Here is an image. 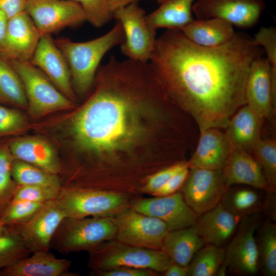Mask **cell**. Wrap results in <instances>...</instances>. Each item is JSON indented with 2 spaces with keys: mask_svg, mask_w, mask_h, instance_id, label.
<instances>
[{
  "mask_svg": "<svg viewBox=\"0 0 276 276\" xmlns=\"http://www.w3.org/2000/svg\"><path fill=\"white\" fill-rule=\"evenodd\" d=\"M0 103L28 108L22 81L13 66L0 56Z\"/></svg>",
  "mask_w": 276,
  "mask_h": 276,
  "instance_id": "obj_30",
  "label": "cell"
},
{
  "mask_svg": "<svg viewBox=\"0 0 276 276\" xmlns=\"http://www.w3.org/2000/svg\"><path fill=\"white\" fill-rule=\"evenodd\" d=\"M25 11L41 36L86 21L80 5L71 0H27Z\"/></svg>",
  "mask_w": 276,
  "mask_h": 276,
  "instance_id": "obj_12",
  "label": "cell"
},
{
  "mask_svg": "<svg viewBox=\"0 0 276 276\" xmlns=\"http://www.w3.org/2000/svg\"><path fill=\"white\" fill-rule=\"evenodd\" d=\"M261 221V212L241 219L235 234L224 248V264L234 274L254 275L260 271L256 232Z\"/></svg>",
  "mask_w": 276,
  "mask_h": 276,
  "instance_id": "obj_9",
  "label": "cell"
},
{
  "mask_svg": "<svg viewBox=\"0 0 276 276\" xmlns=\"http://www.w3.org/2000/svg\"><path fill=\"white\" fill-rule=\"evenodd\" d=\"M188 167V161L182 160L155 172L146 179L141 189L142 194L153 195L174 175Z\"/></svg>",
  "mask_w": 276,
  "mask_h": 276,
  "instance_id": "obj_39",
  "label": "cell"
},
{
  "mask_svg": "<svg viewBox=\"0 0 276 276\" xmlns=\"http://www.w3.org/2000/svg\"><path fill=\"white\" fill-rule=\"evenodd\" d=\"M135 197L101 190L61 187L56 199L66 217L80 218L112 216L130 206Z\"/></svg>",
  "mask_w": 276,
  "mask_h": 276,
  "instance_id": "obj_6",
  "label": "cell"
},
{
  "mask_svg": "<svg viewBox=\"0 0 276 276\" xmlns=\"http://www.w3.org/2000/svg\"><path fill=\"white\" fill-rule=\"evenodd\" d=\"M266 195L263 198L261 213H263L268 219L275 221L276 220V199L275 193H266Z\"/></svg>",
  "mask_w": 276,
  "mask_h": 276,
  "instance_id": "obj_45",
  "label": "cell"
},
{
  "mask_svg": "<svg viewBox=\"0 0 276 276\" xmlns=\"http://www.w3.org/2000/svg\"><path fill=\"white\" fill-rule=\"evenodd\" d=\"M222 170L229 188L234 185H245L265 193H273L260 165L249 153L232 149Z\"/></svg>",
  "mask_w": 276,
  "mask_h": 276,
  "instance_id": "obj_21",
  "label": "cell"
},
{
  "mask_svg": "<svg viewBox=\"0 0 276 276\" xmlns=\"http://www.w3.org/2000/svg\"><path fill=\"white\" fill-rule=\"evenodd\" d=\"M27 0H0V10L8 19L25 11Z\"/></svg>",
  "mask_w": 276,
  "mask_h": 276,
  "instance_id": "obj_44",
  "label": "cell"
},
{
  "mask_svg": "<svg viewBox=\"0 0 276 276\" xmlns=\"http://www.w3.org/2000/svg\"><path fill=\"white\" fill-rule=\"evenodd\" d=\"M157 272L146 268L132 267H119L106 270H93L90 272L93 276H155Z\"/></svg>",
  "mask_w": 276,
  "mask_h": 276,
  "instance_id": "obj_42",
  "label": "cell"
},
{
  "mask_svg": "<svg viewBox=\"0 0 276 276\" xmlns=\"http://www.w3.org/2000/svg\"><path fill=\"white\" fill-rule=\"evenodd\" d=\"M61 189L50 186L18 185L11 202L28 201L44 203L56 199Z\"/></svg>",
  "mask_w": 276,
  "mask_h": 276,
  "instance_id": "obj_38",
  "label": "cell"
},
{
  "mask_svg": "<svg viewBox=\"0 0 276 276\" xmlns=\"http://www.w3.org/2000/svg\"><path fill=\"white\" fill-rule=\"evenodd\" d=\"M113 12L117 10L132 3H138L140 0H107Z\"/></svg>",
  "mask_w": 276,
  "mask_h": 276,
  "instance_id": "obj_47",
  "label": "cell"
},
{
  "mask_svg": "<svg viewBox=\"0 0 276 276\" xmlns=\"http://www.w3.org/2000/svg\"><path fill=\"white\" fill-rule=\"evenodd\" d=\"M264 50L253 38L235 32L221 46H200L177 30L157 38L149 62L169 99L189 113L200 131L225 129L246 104L245 90L253 62Z\"/></svg>",
  "mask_w": 276,
  "mask_h": 276,
  "instance_id": "obj_2",
  "label": "cell"
},
{
  "mask_svg": "<svg viewBox=\"0 0 276 276\" xmlns=\"http://www.w3.org/2000/svg\"><path fill=\"white\" fill-rule=\"evenodd\" d=\"M30 62L41 71L66 97L72 101L75 100L68 64L51 35L41 37Z\"/></svg>",
  "mask_w": 276,
  "mask_h": 276,
  "instance_id": "obj_18",
  "label": "cell"
},
{
  "mask_svg": "<svg viewBox=\"0 0 276 276\" xmlns=\"http://www.w3.org/2000/svg\"><path fill=\"white\" fill-rule=\"evenodd\" d=\"M164 273L165 276H188V266L172 262Z\"/></svg>",
  "mask_w": 276,
  "mask_h": 276,
  "instance_id": "obj_46",
  "label": "cell"
},
{
  "mask_svg": "<svg viewBox=\"0 0 276 276\" xmlns=\"http://www.w3.org/2000/svg\"><path fill=\"white\" fill-rule=\"evenodd\" d=\"M265 7L263 0H197L192 12L197 19L217 18L246 29L257 24Z\"/></svg>",
  "mask_w": 276,
  "mask_h": 276,
  "instance_id": "obj_13",
  "label": "cell"
},
{
  "mask_svg": "<svg viewBox=\"0 0 276 276\" xmlns=\"http://www.w3.org/2000/svg\"><path fill=\"white\" fill-rule=\"evenodd\" d=\"M44 203L28 201H12L0 217V223L5 226L24 223L32 218Z\"/></svg>",
  "mask_w": 276,
  "mask_h": 276,
  "instance_id": "obj_36",
  "label": "cell"
},
{
  "mask_svg": "<svg viewBox=\"0 0 276 276\" xmlns=\"http://www.w3.org/2000/svg\"><path fill=\"white\" fill-rule=\"evenodd\" d=\"M180 31L195 44L209 48L225 44L235 33L232 24L217 18L194 19Z\"/></svg>",
  "mask_w": 276,
  "mask_h": 276,
  "instance_id": "obj_25",
  "label": "cell"
},
{
  "mask_svg": "<svg viewBox=\"0 0 276 276\" xmlns=\"http://www.w3.org/2000/svg\"><path fill=\"white\" fill-rule=\"evenodd\" d=\"M228 188L222 169L190 167L180 191L188 205L199 216L220 203Z\"/></svg>",
  "mask_w": 276,
  "mask_h": 276,
  "instance_id": "obj_11",
  "label": "cell"
},
{
  "mask_svg": "<svg viewBox=\"0 0 276 276\" xmlns=\"http://www.w3.org/2000/svg\"><path fill=\"white\" fill-rule=\"evenodd\" d=\"M189 172V167L178 172L152 196H164L173 194L179 191L185 182L188 176Z\"/></svg>",
  "mask_w": 276,
  "mask_h": 276,
  "instance_id": "obj_43",
  "label": "cell"
},
{
  "mask_svg": "<svg viewBox=\"0 0 276 276\" xmlns=\"http://www.w3.org/2000/svg\"><path fill=\"white\" fill-rule=\"evenodd\" d=\"M246 104L263 120L271 119L275 113L276 80L272 76L265 58L252 63L246 82Z\"/></svg>",
  "mask_w": 276,
  "mask_h": 276,
  "instance_id": "obj_17",
  "label": "cell"
},
{
  "mask_svg": "<svg viewBox=\"0 0 276 276\" xmlns=\"http://www.w3.org/2000/svg\"><path fill=\"white\" fill-rule=\"evenodd\" d=\"M8 147L15 159L54 174L58 175L61 171V165L53 148L42 139L27 137L14 140L9 143Z\"/></svg>",
  "mask_w": 276,
  "mask_h": 276,
  "instance_id": "obj_24",
  "label": "cell"
},
{
  "mask_svg": "<svg viewBox=\"0 0 276 276\" xmlns=\"http://www.w3.org/2000/svg\"><path fill=\"white\" fill-rule=\"evenodd\" d=\"M8 229L7 226H4L0 223V236L6 233Z\"/></svg>",
  "mask_w": 276,
  "mask_h": 276,
  "instance_id": "obj_49",
  "label": "cell"
},
{
  "mask_svg": "<svg viewBox=\"0 0 276 276\" xmlns=\"http://www.w3.org/2000/svg\"><path fill=\"white\" fill-rule=\"evenodd\" d=\"M225 248L205 244L193 256L188 266V276H214L224 263Z\"/></svg>",
  "mask_w": 276,
  "mask_h": 276,
  "instance_id": "obj_31",
  "label": "cell"
},
{
  "mask_svg": "<svg viewBox=\"0 0 276 276\" xmlns=\"http://www.w3.org/2000/svg\"><path fill=\"white\" fill-rule=\"evenodd\" d=\"M145 10L138 3L129 4L115 11L113 17L123 29L124 40L121 51L127 59L148 62L156 40V30L148 24Z\"/></svg>",
  "mask_w": 276,
  "mask_h": 276,
  "instance_id": "obj_8",
  "label": "cell"
},
{
  "mask_svg": "<svg viewBox=\"0 0 276 276\" xmlns=\"http://www.w3.org/2000/svg\"><path fill=\"white\" fill-rule=\"evenodd\" d=\"M250 154L260 165L271 191L276 192V141L261 139Z\"/></svg>",
  "mask_w": 276,
  "mask_h": 276,
  "instance_id": "obj_34",
  "label": "cell"
},
{
  "mask_svg": "<svg viewBox=\"0 0 276 276\" xmlns=\"http://www.w3.org/2000/svg\"><path fill=\"white\" fill-rule=\"evenodd\" d=\"M130 206L162 220L169 232L193 226L198 217L188 205L180 190L164 196L135 197Z\"/></svg>",
  "mask_w": 276,
  "mask_h": 276,
  "instance_id": "obj_14",
  "label": "cell"
},
{
  "mask_svg": "<svg viewBox=\"0 0 276 276\" xmlns=\"http://www.w3.org/2000/svg\"><path fill=\"white\" fill-rule=\"evenodd\" d=\"M26 124V118L21 112L0 104V137L16 132Z\"/></svg>",
  "mask_w": 276,
  "mask_h": 276,
  "instance_id": "obj_41",
  "label": "cell"
},
{
  "mask_svg": "<svg viewBox=\"0 0 276 276\" xmlns=\"http://www.w3.org/2000/svg\"><path fill=\"white\" fill-rule=\"evenodd\" d=\"M0 236V271L29 256L32 252L13 228Z\"/></svg>",
  "mask_w": 276,
  "mask_h": 276,
  "instance_id": "obj_33",
  "label": "cell"
},
{
  "mask_svg": "<svg viewBox=\"0 0 276 276\" xmlns=\"http://www.w3.org/2000/svg\"><path fill=\"white\" fill-rule=\"evenodd\" d=\"M116 227V239L132 246L161 249L169 232L162 220L129 206L112 216Z\"/></svg>",
  "mask_w": 276,
  "mask_h": 276,
  "instance_id": "obj_10",
  "label": "cell"
},
{
  "mask_svg": "<svg viewBox=\"0 0 276 276\" xmlns=\"http://www.w3.org/2000/svg\"><path fill=\"white\" fill-rule=\"evenodd\" d=\"M197 0H164L160 6L146 15L150 27L180 30L192 21V7Z\"/></svg>",
  "mask_w": 276,
  "mask_h": 276,
  "instance_id": "obj_27",
  "label": "cell"
},
{
  "mask_svg": "<svg viewBox=\"0 0 276 276\" xmlns=\"http://www.w3.org/2000/svg\"><path fill=\"white\" fill-rule=\"evenodd\" d=\"M71 1L80 5L86 20L95 27H102L113 17V12L107 0Z\"/></svg>",
  "mask_w": 276,
  "mask_h": 276,
  "instance_id": "obj_37",
  "label": "cell"
},
{
  "mask_svg": "<svg viewBox=\"0 0 276 276\" xmlns=\"http://www.w3.org/2000/svg\"><path fill=\"white\" fill-rule=\"evenodd\" d=\"M96 89L73 115V144L89 166L79 187L140 196L147 177L172 163L154 151L171 101L150 63L112 56L100 65Z\"/></svg>",
  "mask_w": 276,
  "mask_h": 276,
  "instance_id": "obj_1",
  "label": "cell"
},
{
  "mask_svg": "<svg viewBox=\"0 0 276 276\" xmlns=\"http://www.w3.org/2000/svg\"><path fill=\"white\" fill-rule=\"evenodd\" d=\"M256 44L265 52V58L273 79L276 80V29L273 26L261 27L253 38Z\"/></svg>",
  "mask_w": 276,
  "mask_h": 276,
  "instance_id": "obj_40",
  "label": "cell"
},
{
  "mask_svg": "<svg viewBox=\"0 0 276 276\" xmlns=\"http://www.w3.org/2000/svg\"><path fill=\"white\" fill-rule=\"evenodd\" d=\"M8 18L6 14L2 11L0 10V42L3 38L5 34Z\"/></svg>",
  "mask_w": 276,
  "mask_h": 276,
  "instance_id": "obj_48",
  "label": "cell"
},
{
  "mask_svg": "<svg viewBox=\"0 0 276 276\" xmlns=\"http://www.w3.org/2000/svg\"><path fill=\"white\" fill-rule=\"evenodd\" d=\"M14 159L8 146H0V217L12 201L18 187L12 176Z\"/></svg>",
  "mask_w": 276,
  "mask_h": 276,
  "instance_id": "obj_35",
  "label": "cell"
},
{
  "mask_svg": "<svg viewBox=\"0 0 276 276\" xmlns=\"http://www.w3.org/2000/svg\"><path fill=\"white\" fill-rule=\"evenodd\" d=\"M11 173L19 186H42L61 188L58 175L48 172L32 164L14 159Z\"/></svg>",
  "mask_w": 276,
  "mask_h": 276,
  "instance_id": "obj_32",
  "label": "cell"
},
{
  "mask_svg": "<svg viewBox=\"0 0 276 276\" xmlns=\"http://www.w3.org/2000/svg\"><path fill=\"white\" fill-rule=\"evenodd\" d=\"M19 76L25 91L29 113L40 117L74 106L39 68L30 61H8Z\"/></svg>",
  "mask_w": 276,
  "mask_h": 276,
  "instance_id": "obj_7",
  "label": "cell"
},
{
  "mask_svg": "<svg viewBox=\"0 0 276 276\" xmlns=\"http://www.w3.org/2000/svg\"><path fill=\"white\" fill-rule=\"evenodd\" d=\"M159 4H160L164 0H155Z\"/></svg>",
  "mask_w": 276,
  "mask_h": 276,
  "instance_id": "obj_50",
  "label": "cell"
},
{
  "mask_svg": "<svg viewBox=\"0 0 276 276\" xmlns=\"http://www.w3.org/2000/svg\"><path fill=\"white\" fill-rule=\"evenodd\" d=\"M41 36L34 22L24 11L9 18L0 42V56L8 61H30Z\"/></svg>",
  "mask_w": 276,
  "mask_h": 276,
  "instance_id": "obj_16",
  "label": "cell"
},
{
  "mask_svg": "<svg viewBox=\"0 0 276 276\" xmlns=\"http://www.w3.org/2000/svg\"><path fill=\"white\" fill-rule=\"evenodd\" d=\"M124 40L123 29L118 21L108 32L90 40L75 42L66 38L54 39L68 64L75 94L84 96L90 90L103 57L112 48L121 45Z\"/></svg>",
  "mask_w": 276,
  "mask_h": 276,
  "instance_id": "obj_3",
  "label": "cell"
},
{
  "mask_svg": "<svg viewBox=\"0 0 276 276\" xmlns=\"http://www.w3.org/2000/svg\"><path fill=\"white\" fill-rule=\"evenodd\" d=\"M88 252L87 266L93 270L132 267L164 272L172 263L161 249L134 246L116 239L105 241Z\"/></svg>",
  "mask_w": 276,
  "mask_h": 276,
  "instance_id": "obj_4",
  "label": "cell"
},
{
  "mask_svg": "<svg viewBox=\"0 0 276 276\" xmlns=\"http://www.w3.org/2000/svg\"><path fill=\"white\" fill-rule=\"evenodd\" d=\"M71 261L58 258L50 250L32 252L13 264L2 269L6 276H76L69 271Z\"/></svg>",
  "mask_w": 276,
  "mask_h": 276,
  "instance_id": "obj_22",
  "label": "cell"
},
{
  "mask_svg": "<svg viewBox=\"0 0 276 276\" xmlns=\"http://www.w3.org/2000/svg\"><path fill=\"white\" fill-rule=\"evenodd\" d=\"M240 219L221 203L198 216L192 226L205 244L224 247L235 234Z\"/></svg>",
  "mask_w": 276,
  "mask_h": 276,
  "instance_id": "obj_19",
  "label": "cell"
},
{
  "mask_svg": "<svg viewBox=\"0 0 276 276\" xmlns=\"http://www.w3.org/2000/svg\"><path fill=\"white\" fill-rule=\"evenodd\" d=\"M205 244L203 239L191 226L169 232L161 250L172 262L188 266L195 254Z\"/></svg>",
  "mask_w": 276,
  "mask_h": 276,
  "instance_id": "obj_26",
  "label": "cell"
},
{
  "mask_svg": "<svg viewBox=\"0 0 276 276\" xmlns=\"http://www.w3.org/2000/svg\"><path fill=\"white\" fill-rule=\"evenodd\" d=\"M0 275H1V273H0Z\"/></svg>",
  "mask_w": 276,
  "mask_h": 276,
  "instance_id": "obj_51",
  "label": "cell"
},
{
  "mask_svg": "<svg viewBox=\"0 0 276 276\" xmlns=\"http://www.w3.org/2000/svg\"><path fill=\"white\" fill-rule=\"evenodd\" d=\"M260 270L265 276L276 275V225L268 219L261 221L256 232Z\"/></svg>",
  "mask_w": 276,
  "mask_h": 276,
  "instance_id": "obj_28",
  "label": "cell"
},
{
  "mask_svg": "<svg viewBox=\"0 0 276 276\" xmlns=\"http://www.w3.org/2000/svg\"><path fill=\"white\" fill-rule=\"evenodd\" d=\"M263 120L247 104L237 110L225 128V134L232 149L250 154L262 139Z\"/></svg>",
  "mask_w": 276,
  "mask_h": 276,
  "instance_id": "obj_23",
  "label": "cell"
},
{
  "mask_svg": "<svg viewBox=\"0 0 276 276\" xmlns=\"http://www.w3.org/2000/svg\"><path fill=\"white\" fill-rule=\"evenodd\" d=\"M65 217L57 200L54 199L45 202L29 220L9 227L18 233L32 253L50 250L53 237Z\"/></svg>",
  "mask_w": 276,
  "mask_h": 276,
  "instance_id": "obj_15",
  "label": "cell"
},
{
  "mask_svg": "<svg viewBox=\"0 0 276 276\" xmlns=\"http://www.w3.org/2000/svg\"><path fill=\"white\" fill-rule=\"evenodd\" d=\"M200 131L197 148L188 161L189 168L222 169L232 150L225 133L215 128Z\"/></svg>",
  "mask_w": 276,
  "mask_h": 276,
  "instance_id": "obj_20",
  "label": "cell"
},
{
  "mask_svg": "<svg viewBox=\"0 0 276 276\" xmlns=\"http://www.w3.org/2000/svg\"><path fill=\"white\" fill-rule=\"evenodd\" d=\"M254 189L229 188L220 203L239 219L261 212L263 198Z\"/></svg>",
  "mask_w": 276,
  "mask_h": 276,
  "instance_id": "obj_29",
  "label": "cell"
},
{
  "mask_svg": "<svg viewBox=\"0 0 276 276\" xmlns=\"http://www.w3.org/2000/svg\"><path fill=\"white\" fill-rule=\"evenodd\" d=\"M116 235L112 216L65 217L53 237L51 248L62 255L88 252L105 241L115 239Z\"/></svg>",
  "mask_w": 276,
  "mask_h": 276,
  "instance_id": "obj_5",
  "label": "cell"
}]
</instances>
